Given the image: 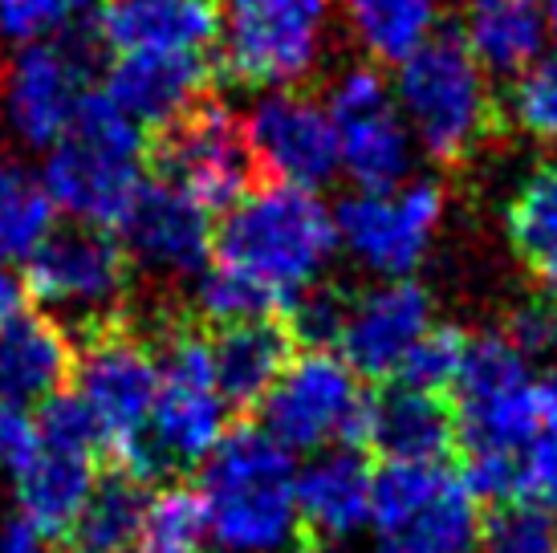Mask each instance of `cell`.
I'll list each match as a JSON object with an SVG mask.
<instances>
[{"instance_id": "cell-43", "label": "cell", "mask_w": 557, "mask_h": 553, "mask_svg": "<svg viewBox=\"0 0 557 553\" xmlns=\"http://www.w3.org/2000/svg\"><path fill=\"white\" fill-rule=\"evenodd\" d=\"M545 4V21H549V33L557 37V0H542Z\"/></svg>"}, {"instance_id": "cell-26", "label": "cell", "mask_w": 557, "mask_h": 553, "mask_svg": "<svg viewBox=\"0 0 557 553\" xmlns=\"http://www.w3.org/2000/svg\"><path fill=\"white\" fill-rule=\"evenodd\" d=\"M460 41L488 77H521L545 53L542 0H460Z\"/></svg>"}, {"instance_id": "cell-18", "label": "cell", "mask_w": 557, "mask_h": 553, "mask_svg": "<svg viewBox=\"0 0 557 553\" xmlns=\"http://www.w3.org/2000/svg\"><path fill=\"white\" fill-rule=\"evenodd\" d=\"M432 297L416 281H383L379 290L350 297L346 322L338 334V358L358 379H399L403 362L411 358L423 334L432 330Z\"/></svg>"}, {"instance_id": "cell-32", "label": "cell", "mask_w": 557, "mask_h": 553, "mask_svg": "<svg viewBox=\"0 0 557 553\" xmlns=\"http://www.w3.org/2000/svg\"><path fill=\"white\" fill-rule=\"evenodd\" d=\"M476 553H557V521L533 501L496 505L480 525Z\"/></svg>"}, {"instance_id": "cell-33", "label": "cell", "mask_w": 557, "mask_h": 553, "mask_svg": "<svg viewBox=\"0 0 557 553\" xmlns=\"http://www.w3.org/2000/svg\"><path fill=\"white\" fill-rule=\"evenodd\" d=\"M509 119L525 135L557 143V53H542L521 77H512Z\"/></svg>"}, {"instance_id": "cell-42", "label": "cell", "mask_w": 557, "mask_h": 553, "mask_svg": "<svg viewBox=\"0 0 557 553\" xmlns=\"http://www.w3.org/2000/svg\"><path fill=\"white\" fill-rule=\"evenodd\" d=\"M0 553H46V538L21 517L0 521Z\"/></svg>"}, {"instance_id": "cell-27", "label": "cell", "mask_w": 557, "mask_h": 553, "mask_svg": "<svg viewBox=\"0 0 557 553\" xmlns=\"http://www.w3.org/2000/svg\"><path fill=\"white\" fill-rule=\"evenodd\" d=\"M509 236L517 257L542 290L557 297V163H545L517 187L509 204Z\"/></svg>"}, {"instance_id": "cell-16", "label": "cell", "mask_w": 557, "mask_h": 553, "mask_svg": "<svg viewBox=\"0 0 557 553\" xmlns=\"http://www.w3.org/2000/svg\"><path fill=\"white\" fill-rule=\"evenodd\" d=\"M245 135L257 168L273 175V184L318 192L338 175V138L330 110L310 94L273 90L248 110Z\"/></svg>"}, {"instance_id": "cell-29", "label": "cell", "mask_w": 557, "mask_h": 553, "mask_svg": "<svg viewBox=\"0 0 557 553\" xmlns=\"http://www.w3.org/2000/svg\"><path fill=\"white\" fill-rule=\"evenodd\" d=\"M147 496H151V484L123 472V468H114L110 477H98L90 501L82 508L78 529H74L82 541V550H90V553L131 550V541L139 533Z\"/></svg>"}, {"instance_id": "cell-28", "label": "cell", "mask_w": 557, "mask_h": 553, "mask_svg": "<svg viewBox=\"0 0 557 553\" xmlns=\"http://www.w3.org/2000/svg\"><path fill=\"white\" fill-rule=\"evenodd\" d=\"M342 9L367 53L395 65L432 41L440 21V0H342Z\"/></svg>"}, {"instance_id": "cell-45", "label": "cell", "mask_w": 557, "mask_h": 553, "mask_svg": "<svg viewBox=\"0 0 557 553\" xmlns=\"http://www.w3.org/2000/svg\"><path fill=\"white\" fill-rule=\"evenodd\" d=\"M65 553H90V550H82V545H78V550H65Z\"/></svg>"}, {"instance_id": "cell-14", "label": "cell", "mask_w": 557, "mask_h": 553, "mask_svg": "<svg viewBox=\"0 0 557 553\" xmlns=\"http://www.w3.org/2000/svg\"><path fill=\"white\" fill-rule=\"evenodd\" d=\"M444 216V192L435 180H407L391 192H358L338 204V245L350 248L371 273L399 281L423 261Z\"/></svg>"}, {"instance_id": "cell-40", "label": "cell", "mask_w": 557, "mask_h": 553, "mask_svg": "<svg viewBox=\"0 0 557 553\" xmlns=\"http://www.w3.org/2000/svg\"><path fill=\"white\" fill-rule=\"evenodd\" d=\"M533 403H537V444H557V367L537 374Z\"/></svg>"}, {"instance_id": "cell-13", "label": "cell", "mask_w": 557, "mask_h": 553, "mask_svg": "<svg viewBox=\"0 0 557 553\" xmlns=\"http://www.w3.org/2000/svg\"><path fill=\"white\" fill-rule=\"evenodd\" d=\"M325 110L338 138V168L358 192H391L407 184L416 138L403 123L387 77L371 65H358L330 90Z\"/></svg>"}, {"instance_id": "cell-35", "label": "cell", "mask_w": 557, "mask_h": 553, "mask_svg": "<svg viewBox=\"0 0 557 553\" xmlns=\"http://www.w3.org/2000/svg\"><path fill=\"white\" fill-rule=\"evenodd\" d=\"M94 0H0V37L16 46L53 41L82 13H90Z\"/></svg>"}, {"instance_id": "cell-2", "label": "cell", "mask_w": 557, "mask_h": 553, "mask_svg": "<svg viewBox=\"0 0 557 553\" xmlns=\"http://www.w3.org/2000/svg\"><path fill=\"white\" fill-rule=\"evenodd\" d=\"M196 492L220 553H285L301 529L294 452H285L261 423L228 428L200 464Z\"/></svg>"}, {"instance_id": "cell-41", "label": "cell", "mask_w": 557, "mask_h": 553, "mask_svg": "<svg viewBox=\"0 0 557 553\" xmlns=\"http://www.w3.org/2000/svg\"><path fill=\"white\" fill-rule=\"evenodd\" d=\"M25 302H29V285L25 276L16 273L13 265H0V325L13 322L16 314H25Z\"/></svg>"}, {"instance_id": "cell-11", "label": "cell", "mask_w": 557, "mask_h": 553, "mask_svg": "<svg viewBox=\"0 0 557 553\" xmlns=\"http://www.w3.org/2000/svg\"><path fill=\"white\" fill-rule=\"evenodd\" d=\"M156 159V180H168L208 212H228L252 192L257 159L248 147L245 119L220 102H196L147 147Z\"/></svg>"}, {"instance_id": "cell-8", "label": "cell", "mask_w": 557, "mask_h": 553, "mask_svg": "<svg viewBox=\"0 0 557 553\" xmlns=\"http://www.w3.org/2000/svg\"><path fill=\"white\" fill-rule=\"evenodd\" d=\"M163 383V362L151 342L135 339L123 325H102L86 334L74 362V395L86 403L102 444L126 464L147 435Z\"/></svg>"}, {"instance_id": "cell-38", "label": "cell", "mask_w": 557, "mask_h": 553, "mask_svg": "<svg viewBox=\"0 0 557 553\" xmlns=\"http://www.w3.org/2000/svg\"><path fill=\"white\" fill-rule=\"evenodd\" d=\"M37 447H41L37 411L21 407V403H0V468L21 472Z\"/></svg>"}, {"instance_id": "cell-15", "label": "cell", "mask_w": 557, "mask_h": 553, "mask_svg": "<svg viewBox=\"0 0 557 553\" xmlns=\"http://www.w3.org/2000/svg\"><path fill=\"white\" fill-rule=\"evenodd\" d=\"M90 94V62L82 46L62 41V37L21 46L0 86L4 126L25 147L49 151L78 119L82 102Z\"/></svg>"}, {"instance_id": "cell-7", "label": "cell", "mask_w": 557, "mask_h": 553, "mask_svg": "<svg viewBox=\"0 0 557 553\" xmlns=\"http://www.w3.org/2000/svg\"><path fill=\"white\" fill-rule=\"evenodd\" d=\"M533 362L500 330L468 339L465 367L451 383L456 447L465 456H521L537 444Z\"/></svg>"}, {"instance_id": "cell-39", "label": "cell", "mask_w": 557, "mask_h": 553, "mask_svg": "<svg viewBox=\"0 0 557 553\" xmlns=\"http://www.w3.org/2000/svg\"><path fill=\"white\" fill-rule=\"evenodd\" d=\"M525 501L557 521V444H533L525 456Z\"/></svg>"}, {"instance_id": "cell-9", "label": "cell", "mask_w": 557, "mask_h": 553, "mask_svg": "<svg viewBox=\"0 0 557 553\" xmlns=\"http://www.w3.org/2000/svg\"><path fill=\"white\" fill-rule=\"evenodd\" d=\"M367 391L338 351H306L281 370L261 403V428L285 452H325L358 444Z\"/></svg>"}, {"instance_id": "cell-22", "label": "cell", "mask_w": 557, "mask_h": 553, "mask_svg": "<svg viewBox=\"0 0 557 553\" xmlns=\"http://www.w3.org/2000/svg\"><path fill=\"white\" fill-rule=\"evenodd\" d=\"M374 501V472L358 444L313 452L297 468V517L322 541H350L367 533Z\"/></svg>"}, {"instance_id": "cell-6", "label": "cell", "mask_w": 557, "mask_h": 553, "mask_svg": "<svg viewBox=\"0 0 557 553\" xmlns=\"http://www.w3.org/2000/svg\"><path fill=\"white\" fill-rule=\"evenodd\" d=\"M480 525V501L448 460L374 472L371 553H476Z\"/></svg>"}, {"instance_id": "cell-1", "label": "cell", "mask_w": 557, "mask_h": 553, "mask_svg": "<svg viewBox=\"0 0 557 553\" xmlns=\"http://www.w3.org/2000/svg\"><path fill=\"white\" fill-rule=\"evenodd\" d=\"M334 248V212L318 200V192L264 184L224 212L212 241V265L261 285L289 314L297 297L318 285Z\"/></svg>"}, {"instance_id": "cell-25", "label": "cell", "mask_w": 557, "mask_h": 553, "mask_svg": "<svg viewBox=\"0 0 557 553\" xmlns=\"http://www.w3.org/2000/svg\"><path fill=\"white\" fill-rule=\"evenodd\" d=\"M294 330L281 318L216 325V334L208 339V354L228 407H261L281 370L294 362Z\"/></svg>"}, {"instance_id": "cell-34", "label": "cell", "mask_w": 557, "mask_h": 553, "mask_svg": "<svg viewBox=\"0 0 557 553\" xmlns=\"http://www.w3.org/2000/svg\"><path fill=\"white\" fill-rule=\"evenodd\" d=\"M468 354V334L456 330V325H432L423 342H419L411 358L403 362L399 379L411 386H423V391H435V395H448L456 374L465 367Z\"/></svg>"}, {"instance_id": "cell-20", "label": "cell", "mask_w": 557, "mask_h": 553, "mask_svg": "<svg viewBox=\"0 0 557 553\" xmlns=\"http://www.w3.org/2000/svg\"><path fill=\"white\" fill-rule=\"evenodd\" d=\"M224 16L216 0H107L98 9V37L119 53H208L220 41Z\"/></svg>"}, {"instance_id": "cell-30", "label": "cell", "mask_w": 557, "mask_h": 553, "mask_svg": "<svg viewBox=\"0 0 557 553\" xmlns=\"http://www.w3.org/2000/svg\"><path fill=\"white\" fill-rule=\"evenodd\" d=\"M58 208L41 180L29 171L0 163V265L29 261L49 241Z\"/></svg>"}, {"instance_id": "cell-21", "label": "cell", "mask_w": 557, "mask_h": 553, "mask_svg": "<svg viewBox=\"0 0 557 553\" xmlns=\"http://www.w3.org/2000/svg\"><path fill=\"white\" fill-rule=\"evenodd\" d=\"M203 86L208 58L200 53H119L107 70L102 94L135 126L163 131L203 102Z\"/></svg>"}, {"instance_id": "cell-12", "label": "cell", "mask_w": 557, "mask_h": 553, "mask_svg": "<svg viewBox=\"0 0 557 553\" xmlns=\"http://www.w3.org/2000/svg\"><path fill=\"white\" fill-rule=\"evenodd\" d=\"M25 269L33 302H41L49 314L74 318L86 330H102L114 322V309L123 302L131 261H126L119 236L94 224H70L53 229L49 241L33 253Z\"/></svg>"}, {"instance_id": "cell-10", "label": "cell", "mask_w": 557, "mask_h": 553, "mask_svg": "<svg viewBox=\"0 0 557 553\" xmlns=\"http://www.w3.org/2000/svg\"><path fill=\"white\" fill-rule=\"evenodd\" d=\"M325 0H228L224 74L252 90H294L322 53Z\"/></svg>"}, {"instance_id": "cell-17", "label": "cell", "mask_w": 557, "mask_h": 553, "mask_svg": "<svg viewBox=\"0 0 557 553\" xmlns=\"http://www.w3.org/2000/svg\"><path fill=\"white\" fill-rule=\"evenodd\" d=\"M126 261L156 276H200L212 265V212L168 180H147L114 224Z\"/></svg>"}, {"instance_id": "cell-19", "label": "cell", "mask_w": 557, "mask_h": 553, "mask_svg": "<svg viewBox=\"0 0 557 553\" xmlns=\"http://www.w3.org/2000/svg\"><path fill=\"white\" fill-rule=\"evenodd\" d=\"M362 452L387 464H440L456 452V411L448 395H435L403 379H387L362 407Z\"/></svg>"}, {"instance_id": "cell-23", "label": "cell", "mask_w": 557, "mask_h": 553, "mask_svg": "<svg viewBox=\"0 0 557 553\" xmlns=\"http://www.w3.org/2000/svg\"><path fill=\"white\" fill-rule=\"evenodd\" d=\"M16 517L33 525L41 538H65L82 521V508L98 484V452L46 444L29 456V464L13 472Z\"/></svg>"}, {"instance_id": "cell-31", "label": "cell", "mask_w": 557, "mask_h": 553, "mask_svg": "<svg viewBox=\"0 0 557 553\" xmlns=\"http://www.w3.org/2000/svg\"><path fill=\"white\" fill-rule=\"evenodd\" d=\"M208 541L212 538H208L200 492L184 484H163L147 496L139 533L126 553H203Z\"/></svg>"}, {"instance_id": "cell-24", "label": "cell", "mask_w": 557, "mask_h": 553, "mask_svg": "<svg viewBox=\"0 0 557 553\" xmlns=\"http://www.w3.org/2000/svg\"><path fill=\"white\" fill-rule=\"evenodd\" d=\"M74 362L78 351L62 322L37 309L16 314L13 322L0 325V403L41 407L65 391L74 379Z\"/></svg>"}, {"instance_id": "cell-5", "label": "cell", "mask_w": 557, "mask_h": 553, "mask_svg": "<svg viewBox=\"0 0 557 553\" xmlns=\"http://www.w3.org/2000/svg\"><path fill=\"white\" fill-rule=\"evenodd\" d=\"M391 90L416 147H423L435 163L468 159L493 126L488 74L460 37H432L407 53Z\"/></svg>"}, {"instance_id": "cell-44", "label": "cell", "mask_w": 557, "mask_h": 553, "mask_svg": "<svg viewBox=\"0 0 557 553\" xmlns=\"http://www.w3.org/2000/svg\"><path fill=\"white\" fill-rule=\"evenodd\" d=\"M285 553H325L322 545H289Z\"/></svg>"}, {"instance_id": "cell-37", "label": "cell", "mask_w": 557, "mask_h": 553, "mask_svg": "<svg viewBox=\"0 0 557 553\" xmlns=\"http://www.w3.org/2000/svg\"><path fill=\"white\" fill-rule=\"evenodd\" d=\"M500 334L533 362L557 346V306L554 302H529V306L512 309Z\"/></svg>"}, {"instance_id": "cell-3", "label": "cell", "mask_w": 557, "mask_h": 553, "mask_svg": "<svg viewBox=\"0 0 557 553\" xmlns=\"http://www.w3.org/2000/svg\"><path fill=\"white\" fill-rule=\"evenodd\" d=\"M49 200L74 224L114 229L147 184V138L102 90L82 102L78 119L49 147L41 171Z\"/></svg>"}, {"instance_id": "cell-36", "label": "cell", "mask_w": 557, "mask_h": 553, "mask_svg": "<svg viewBox=\"0 0 557 553\" xmlns=\"http://www.w3.org/2000/svg\"><path fill=\"white\" fill-rule=\"evenodd\" d=\"M346 309H350V297L342 290L310 285V290L289 306V330H294V339L310 342V351H330L342 334Z\"/></svg>"}, {"instance_id": "cell-4", "label": "cell", "mask_w": 557, "mask_h": 553, "mask_svg": "<svg viewBox=\"0 0 557 553\" xmlns=\"http://www.w3.org/2000/svg\"><path fill=\"white\" fill-rule=\"evenodd\" d=\"M159 362H163V383L147 435L135 447V456L119 464L123 472L147 484L200 468L228 435V400L220 395L212 374L208 339H200L196 330H175L163 342Z\"/></svg>"}]
</instances>
